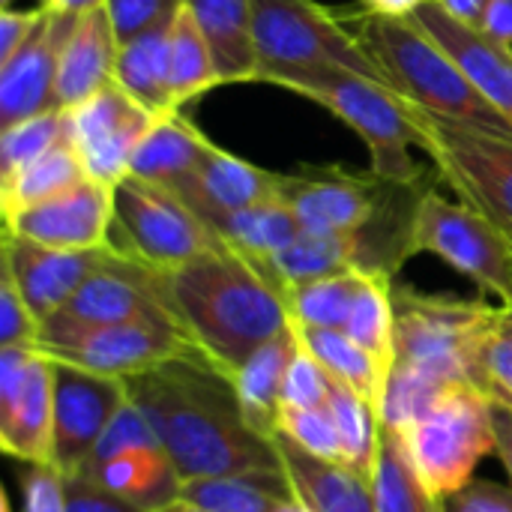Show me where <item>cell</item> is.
I'll return each instance as SVG.
<instances>
[{"label": "cell", "instance_id": "obj_19", "mask_svg": "<svg viewBox=\"0 0 512 512\" xmlns=\"http://www.w3.org/2000/svg\"><path fill=\"white\" fill-rule=\"evenodd\" d=\"M72 27V15L45 12L36 33L21 45V51L0 63V126H12L45 111H60L57 69Z\"/></svg>", "mask_w": 512, "mask_h": 512}, {"label": "cell", "instance_id": "obj_50", "mask_svg": "<svg viewBox=\"0 0 512 512\" xmlns=\"http://www.w3.org/2000/svg\"><path fill=\"white\" fill-rule=\"evenodd\" d=\"M495 453L504 462L512 486V408L495 405Z\"/></svg>", "mask_w": 512, "mask_h": 512}, {"label": "cell", "instance_id": "obj_41", "mask_svg": "<svg viewBox=\"0 0 512 512\" xmlns=\"http://www.w3.org/2000/svg\"><path fill=\"white\" fill-rule=\"evenodd\" d=\"M279 435L291 438L300 450H306L324 462L345 465L342 441H339L330 408H282L279 411Z\"/></svg>", "mask_w": 512, "mask_h": 512}, {"label": "cell", "instance_id": "obj_42", "mask_svg": "<svg viewBox=\"0 0 512 512\" xmlns=\"http://www.w3.org/2000/svg\"><path fill=\"white\" fill-rule=\"evenodd\" d=\"M330 381L327 369L300 345L282 381V408H327Z\"/></svg>", "mask_w": 512, "mask_h": 512}, {"label": "cell", "instance_id": "obj_20", "mask_svg": "<svg viewBox=\"0 0 512 512\" xmlns=\"http://www.w3.org/2000/svg\"><path fill=\"white\" fill-rule=\"evenodd\" d=\"M0 249H3L0 264L9 267L33 318L45 324L75 297V291L102 264L111 246L90 249V252H63V249H48V246H39L33 240L3 231Z\"/></svg>", "mask_w": 512, "mask_h": 512}, {"label": "cell", "instance_id": "obj_48", "mask_svg": "<svg viewBox=\"0 0 512 512\" xmlns=\"http://www.w3.org/2000/svg\"><path fill=\"white\" fill-rule=\"evenodd\" d=\"M42 15H45V9L39 3L33 9H12V6H6L0 12V63H6L9 57H15L21 51V45L36 33Z\"/></svg>", "mask_w": 512, "mask_h": 512}, {"label": "cell", "instance_id": "obj_2", "mask_svg": "<svg viewBox=\"0 0 512 512\" xmlns=\"http://www.w3.org/2000/svg\"><path fill=\"white\" fill-rule=\"evenodd\" d=\"M162 300L192 345L225 375L291 327L285 294L261 267L219 243L189 264L159 273Z\"/></svg>", "mask_w": 512, "mask_h": 512}, {"label": "cell", "instance_id": "obj_25", "mask_svg": "<svg viewBox=\"0 0 512 512\" xmlns=\"http://www.w3.org/2000/svg\"><path fill=\"white\" fill-rule=\"evenodd\" d=\"M219 69L222 84L258 81L252 0H186Z\"/></svg>", "mask_w": 512, "mask_h": 512}, {"label": "cell", "instance_id": "obj_32", "mask_svg": "<svg viewBox=\"0 0 512 512\" xmlns=\"http://www.w3.org/2000/svg\"><path fill=\"white\" fill-rule=\"evenodd\" d=\"M372 492L378 512H444V501L423 483L405 438L387 426L378 429Z\"/></svg>", "mask_w": 512, "mask_h": 512}, {"label": "cell", "instance_id": "obj_45", "mask_svg": "<svg viewBox=\"0 0 512 512\" xmlns=\"http://www.w3.org/2000/svg\"><path fill=\"white\" fill-rule=\"evenodd\" d=\"M63 507L66 512H147L132 501L102 489L99 483L87 480L84 474L63 477Z\"/></svg>", "mask_w": 512, "mask_h": 512}, {"label": "cell", "instance_id": "obj_5", "mask_svg": "<svg viewBox=\"0 0 512 512\" xmlns=\"http://www.w3.org/2000/svg\"><path fill=\"white\" fill-rule=\"evenodd\" d=\"M393 312V369L444 390L468 387L471 351L495 306L486 300L426 294L414 285H393Z\"/></svg>", "mask_w": 512, "mask_h": 512}, {"label": "cell", "instance_id": "obj_18", "mask_svg": "<svg viewBox=\"0 0 512 512\" xmlns=\"http://www.w3.org/2000/svg\"><path fill=\"white\" fill-rule=\"evenodd\" d=\"M54 318L69 324L174 321L162 300L159 270H150L114 249H108L102 264L87 276V282Z\"/></svg>", "mask_w": 512, "mask_h": 512}, {"label": "cell", "instance_id": "obj_30", "mask_svg": "<svg viewBox=\"0 0 512 512\" xmlns=\"http://www.w3.org/2000/svg\"><path fill=\"white\" fill-rule=\"evenodd\" d=\"M210 228L216 231V237L225 246H231L234 252H240L252 261H267V258L279 255L303 234L300 219L279 195L270 201H261L255 207L225 213V216L213 219Z\"/></svg>", "mask_w": 512, "mask_h": 512}, {"label": "cell", "instance_id": "obj_39", "mask_svg": "<svg viewBox=\"0 0 512 512\" xmlns=\"http://www.w3.org/2000/svg\"><path fill=\"white\" fill-rule=\"evenodd\" d=\"M339 441H342V453H345V468L357 471L360 477L372 480L375 474V456H378V414L372 411V405L366 399H360L348 384L342 381H330V402H327Z\"/></svg>", "mask_w": 512, "mask_h": 512}, {"label": "cell", "instance_id": "obj_57", "mask_svg": "<svg viewBox=\"0 0 512 512\" xmlns=\"http://www.w3.org/2000/svg\"><path fill=\"white\" fill-rule=\"evenodd\" d=\"M0 3H3V9H6V6H12L15 0H0Z\"/></svg>", "mask_w": 512, "mask_h": 512}, {"label": "cell", "instance_id": "obj_43", "mask_svg": "<svg viewBox=\"0 0 512 512\" xmlns=\"http://www.w3.org/2000/svg\"><path fill=\"white\" fill-rule=\"evenodd\" d=\"M183 6H186V0H108L105 3L120 45L147 30L171 24Z\"/></svg>", "mask_w": 512, "mask_h": 512}, {"label": "cell", "instance_id": "obj_16", "mask_svg": "<svg viewBox=\"0 0 512 512\" xmlns=\"http://www.w3.org/2000/svg\"><path fill=\"white\" fill-rule=\"evenodd\" d=\"M123 405V381L54 363V468L63 477L84 468Z\"/></svg>", "mask_w": 512, "mask_h": 512}, {"label": "cell", "instance_id": "obj_9", "mask_svg": "<svg viewBox=\"0 0 512 512\" xmlns=\"http://www.w3.org/2000/svg\"><path fill=\"white\" fill-rule=\"evenodd\" d=\"M402 438L429 492L447 501L474 480L477 462L495 453V405L459 387Z\"/></svg>", "mask_w": 512, "mask_h": 512}, {"label": "cell", "instance_id": "obj_35", "mask_svg": "<svg viewBox=\"0 0 512 512\" xmlns=\"http://www.w3.org/2000/svg\"><path fill=\"white\" fill-rule=\"evenodd\" d=\"M291 495L285 477L255 474V477H204L186 480L180 501L207 512H276Z\"/></svg>", "mask_w": 512, "mask_h": 512}, {"label": "cell", "instance_id": "obj_53", "mask_svg": "<svg viewBox=\"0 0 512 512\" xmlns=\"http://www.w3.org/2000/svg\"><path fill=\"white\" fill-rule=\"evenodd\" d=\"M105 3H108V0H39V6H42L45 12L72 15V18L87 15V12H93V9H102Z\"/></svg>", "mask_w": 512, "mask_h": 512}, {"label": "cell", "instance_id": "obj_56", "mask_svg": "<svg viewBox=\"0 0 512 512\" xmlns=\"http://www.w3.org/2000/svg\"><path fill=\"white\" fill-rule=\"evenodd\" d=\"M0 512H12L9 510V501H6V498H0Z\"/></svg>", "mask_w": 512, "mask_h": 512}, {"label": "cell", "instance_id": "obj_33", "mask_svg": "<svg viewBox=\"0 0 512 512\" xmlns=\"http://www.w3.org/2000/svg\"><path fill=\"white\" fill-rule=\"evenodd\" d=\"M81 180H87L81 156L75 153V147L69 141H60L57 147H51L48 153H42L30 165L18 168L9 177H0L3 219H12L15 213H21L27 207L51 201L54 195L78 186Z\"/></svg>", "mask_w": 512, "mask_h": 512}, {"label": "cell", "instance_id": "obj_46", "mask_svg": "<svg viewBox=\"0 0 512 512\" xmlns=\"http://www.w3.org/2000/svg\"><path fill=\"white\" fill-rule=\"evenodd\" d=\"M21 507L24 512H66L63 474L54 465H27L21 471Z\"/></svg>", "mask_w": 512, "mask_h": 512}, {"label": "cell", "instance_id": "obj_11", "mask_svg": "<svg viewBox=\"0 0 512 512\" xmlns=\"http://www.w3.org/2000/svg\"><path fill=\"white\" fill-rule=\"evenodd\" d=\"M414 246L501 297V306H512V237L468 204L429 186L417 210Z\"/></svg>", "mask_w": 512, "mask_h": 512}, {"label": "cell", "instance_id": "obj_51", "mask_svg": "<svg viewBox=\"0 0 512 512\" xmlns=\"http://www.w3.org/2000/svg\"><path fill=\"white\" fill-rule=\"evenodd\" d=\"M438 6H444L453 18H459L462 24H471V27H480L483 24V15L489 9L492 0H435Z\"/></svg>", "mask_w": 512, "mask_h": 512}, {"label": "cell", "instance_id": "obj_13", "mask_svg": "<svg viewBox=\"0 0 512 512\" xmlns=\"http://www.w3.org/2000/svg\"><path fill=\"white\" fill-rule=\"evenodd\" d=\"M0 447L21 465H54V360L0 348Z\"/></svg>", "mask_w": 512, "mask_h": 512}, {"label": "cell", "instance_id": "obj_54", "mask_svg": "<svg viewBox=\"0 0 512 512\" xmlns=\"http://www.w3.org/2000/svg\"><path fill=\"white\" fill-rule=\"evenodd\" d=\"M159 512H207V510H201V507H195V504H186V501H174V504L162 507Z\"/></svg>", "mask_w": 512, "mask_h": 512}, {"label": "cell", "instance_id": "obj_24", "mask_svg": "<svg viewBox=\"0 0 512 512\" xmlns=\"http://www.w3.org/2000/svg\"><path fill=\"white\" fill-rule=\"evenodd\" d=\"M276 450L285 468V480L291 495L303 501L312 512H378L372 480L357 471L324 462L306 450H300L291 438L276 435Z\"/></svg>", "mask_w": 512, "mask_h": 512}, {"label": "cell", "instance_id": "obj_10", "mask_svg": "<svg viewBox=\"0 0 512 512\" xmlns=\"http://www.w3.org/2000/svg\"><path fill=\"white\" fill-rule=\"evenodd\" d=\"M417 111V108H414ZM426 135L423 153L459 201L495 222L512 237V141L465 129L459 123L417 111Z\"/></svg>", "mask_w": 512, "mask_h": 512}, {"label": "cell", "instance_id": "obj_7", "mask_svg": "<svg viewBox=\"0 0 512 512\" xmlns=\"http://www.w3.org/2000/svg\"><path fill=\"white\" fill-rule=\"evenodd\" d=\"M219 243L216 231L174 189L132 174L114 186V252L168 273Z\"/></svg>", "mask_w": 512, "mask_h": 512}, {"label": "cell", "instance_id": "obj_27", "mask_svg": "<svg viewBox=\"0 0 512 512\" xmlns=\"http://www.w3.org/2000/svg\"><path fill=\"white\" fill-rule=\"evenodd\" d=\"M210 147L213 141L177 111V114L156 120V126L147 132V138L135 150L129 174L177 189L183 180H189L198 171Z\"/></svg>", "mask_w": 512, "mask_h": 512}, {"label": "cell", "instance_id": "obj_37", "mask_svg": "<svg viewBox=\"0 0 512 512\" xmlns=\"http://www.w3.org/2000/svg\"><path fill=\"white\" fill-rule=\"evenodd\" d=\"M366 282V273H336L315 282L291 285L285 291V303L294 324L321 327V330H345L354 300Z\"/></svg>", "mask_w": 512, "mask_h": 512}, {"label": "cell", "instance_id": "obj_4", "mask_svg": "<svg viewBox=\"0 0 512 512\" xmlns=\"http://www.w3.org/2000/svg\"><path fill=\"white\" fill-rule=\"evenodd\" d=\"M270 84L318 102L345 126H351L369 150L372 174L396 183H414L426 177L411 156V147H426L423 126L414 105L405 102L390 84L351 69H300L285 72Z\"/></svg>", "mask_w": 512, "mask_h": 512}, {"label": "cell", "instance_id": "obj_22", "mask_svg": "<svg viewBox=\"0 0 512 512\" xmlns=\"http://www.w3.org/2000/svg\"><path fill=\"white\" fill-rule=\"evenodd\" d=\"M207 225L279 195V174L264 171L222 147H210L198 171L174 189Z\"/></svg>", "mask_w": 512, "mask_h": 512}, {"label": "cell", "instance_id": "obj_17", "mask_svg": "<svg viewBox=\"0 0 512 512\" xmlns=\"http://www.w3.org/2000/svg\"><path fill=\"white\" fill-rule=\"evenodd\" d=\"M114 225V186H105L93 177L78 186L3 219V231L33 240L48 249L63 252H90L111 246Z\"/></svg>", "mask_w": 512, "mask_h": 512}, {"label": "cell", "instance_id": "obj_29", "mask_svg": "<svg viewBox=\"0 0 512 512\" xmlns=\"http://www.w3.org/2000/svg\"><path fill=\"white\" fill-rule=\"evenodd\" d=\"M291 327H294L300 345L327 369V375L348 384L381 417V402H384V390H387V372L375 363V357L369 351H363L345 330L303 327V324H294V321H291Z\"/></svg>", "mask_w": 512, "mask_h": 512}, {"label": "cell", "instance_id": "obj_23", "mask_svg": "<svg viewBox=\"0 0 512 512\" xmlns=\"http://www.w3.org/2000/svg\"><path fill=\"white\" fill-rule=\"evenodd\" d=\"M120 39L108 18V9H93L75 18V27L60 51L57 69V108L69 111L99 90L114 84Z\"/></svg>", "mask_w": 512, "mask_h": 512}, {"label": "cell", "instance_id": "obj_8", "mask_svg": "<svg viewBox=\"0 0 512 512\" xmlns=\"http://www.w3.org/2000/svg\"><path fill=\"white\" fill-rule=\"evenodd\" d=\"M36 351L105 378H135L162 363L201 354L174 321H123V324H69L45 321Z\"/></svg>", "mask_w": 512, "mask_h": 512}, {"label": "cell", "instance_id": "obj_6", "mask_svg": "<svg viewBox=\"0 0 512 512\" xmlns=\"http://www.w3.org/2000/svg\"><path fill=\"white\" fill-rule=\"evenodd\" d=\"M258 81L300 69H351L381 78L375 60L342 15L315 0H252Z\"/></svg>", "mask_w": 512, "mask_h": 512}, {"label": "cell", "instance_id": "obj_47", "mask_svg": "<svg viewBox=\"0 0 512 512\" xmlns=\"http://www.w3.org/2000/svg\"><path fill=\"white\" fill-rule=\"evenodd\" d=\"M444 512H512V486L471 480L462 492L444 501Z\"/></svg>", "mask_w": 512, "mask_h": 512}, {"label": "cell", "instance_id": "obj_52", "mask_svg": "<svg viewBox=\"0 0 512 512\" xmlns=\"http://www.w3.org/2000/svg\"><path fill=\"white\" fill-rule=\"evenodd\" d=\"M366 12L375 15H387V18H411L420 6L432 3V0H360Z\"/></svg>", "mask_w": 512, "mask_h": 512}, {"label": "cell", "instance_id": "obj_38", "mask_svg": "<svg viewBox=\"0 0 512 512\" xmlns=\"http://www.w3.org/2000/svg\"><path fill=\"white\" fill-rule=\"evenodd\" d=\"M345 333L375 357V363L390 375L393 357H396V312H393V279L384 276H366L351 318L345 324Z\"/></svg>", "mask_w": 512, "mask_h": 512}, {"label": "cell", "instance_id": "obj_26", "mask_svg": "<svg viewBox=\"0 0 512 512\" xmlns=\"http://www.w3.org/2000/svg\"><path fill=\"white\" fill-rule=\"evenodd\" d=\"M297 348H300V339H297L294 327H288L282 336H276L273 342L258 348L246 360V366L234 375V390H237L246 423L270 441L279 435L282 381H285V372H288Z\"/></svg>", "mask_w": 512, "mask_h": 512}, {"label": "cell", "instance_id": "obj_40", "mask_svg": "<svg viewBox=\"0 0 512 512\" xmlns=\"http://www.w3.org/2000/svg\"><path fill=\"white\" fill-rule=\"evenodd\" d=\"M60 141H69L66 132V111H45L27 117L21 123L0 129V177L15 174L18 168L30 165Z\"/></svg>", "mask_w": 512, "mask_h": 512}, {"label": "cell", "instance_id": "obj_34", "mask_svg": "<svg viewBox=\"0 0 512 512\" xmlns=\"http://www.w3.org/2000/svg\"><path fill=\"white\" fill-rule=\"evenodd\" d=\"M168 84L177 111L213 87H222L213 51L189 6H183L168 27Z\"/></svg>", "mask_w": 512, "mask_h": 512}, {"label": "cell", "instance_id": "obj_49", "mask_svg": "<svg viewBox=\"0 0 512 512\" xmlns=\"http://www.w3.org/2000/svg\"><path fill=\"white\" fill-rule=\"evenodd\" d=\"M480 30L501 45H512V0H492Z\"/></svg>", "mask_w": 512, "mask_h": 512}, {"label": "cell", "instance_id": "obj_55", "mask_svg": "<svg viewBox=\"0 0 512 512\" xmlns=\"http://www.w3.org/2000/svg\"><path fill=\"white\" fill-rule=\"evenodd\" d=\"M276 512H312V510H309L303 501H297V498H288V501H285V504H282V507H279Z\"/></svg>", "mask_w": 512, "mask_h": 512}, {"label": "cell", "instance_id": "obj_31", "mask_svg": "<svg viewBox=\"0 0 512 512\" xmlns=\"http://www.w3.org/2000/svg\"><path fill=\"white\" fill-rule=\"evenodd\" d=\"M168 27L147 30L120 45L114 81L156 117L177 114L168 84Z\"/></svg>", "mask_w": 512, "mask_h": 512}, {"label": "cell", "instance_id": "obj_15", "mask_svg": "<svg viewBox=\"0 0 512 512\" xmlns=\"http://www.w3.org/2000/svg\"><path fill=\"white\" fill-rule=\"evenodd\" d=\"M390 180L345 168H300L279 174V198L309 234H354L375 219Z\"/></svg>", "mask_w": 512, "mask_h": 512}, {"label": "cell", "instance_id": "obj_44", "mask_svg": "<svg viewBox=\"0 0 512 512\" xmlns=\"http://www.w3.org/2000/svg\"><path fill=\"white\" fill-rule=\"evenodd\" d=\"M42 324L24 303L9 267L0 264V348H36Z\"/></svg>", "mask_w": 512, "mask_h": 512}, {"label": "cell", "instance_id": "obj_12", "mask_svg": "<svg viewBox=\"0 0 512 512\" xmlns=\"http://www.w3.org/2000/svg\"><path fill=\"white\" fill-rule=\"evenodd\" d=\"M75 474H84L87 480L147 512H159L180 501L183 489L174 462L168 459L147 417L129 402V396L96 444L93 456Z\"/></svg>", "mask_w": 512, "mask_h": 512}, {"label": "cell", "instance_id": "obj_1", "mask_svg": "<svg viewBox=\"0 0 512 512\" xmlns=\"http://www.w3.org/2000/svg\"><path fill=\"white\" fill-rule=\"evenodd\" d=\"M123 387L153 426L183 483L204 477H285L276 441L246 423L234 378L204 354L162 363L126 378Z\"/></svg>", "mask_w": 512, "mask_h": 512}, {"label": "cell", "instance_id": "obj_21", "mask_svg": "<svg viewBox=\"0 0 512 512\" xmlns=\"http://www.w3.org/2000/svg\"><path fill=\"white\" fill-rule=\"evenodd\" d=\"M411 21L426 30L477 84V90L512 120V45H501L480 27L462 24L435 0L420 6Z\"/></svg>", "mask_w": 512, "mask_h": 512}, {"label": "cell", "instance_id": "obj_14", "mask_svg": "<svg viewBox=\"0 0 512 512\" xmlns=\"http://www.w3.org/2000/svg\"><path fill=\"white\" fill-rule=\"evenodd\" d=\"M156 114L135 102L117 81L93 99L66 111L69 144L84 162L87 177L117 186L129 177L135 150L156 126Z\"/></svg>", "mask_w": 512, "mask_h": 512}, {"label": "cell", "instance_id": "obj_28", "mask_svg": "<svg viewBox=\"0 0 512 512\" xmlns=\"http://www.w3.org/2000/svg\"><path fill=\"white\" fill-rule=\"evenodd\" d=\"M261 273L285 294L291 285L315 282L336 273H360V252L354 234H309L303 231L288 249L267 261H255Z\"/></svg>", "mask_w": 512, "mask_h": 512}, {"label": "cell", "instance_id": "obj_36", "mask_svg": "<svg viewBox=\"0 0 512 512\" xmlns=\"http://www.w3.org/2000/svg\"><path fill=\"white\" fill-rule=\"evenodd\" d=\"M468 387L498 408H512V306H495L468 366Z\"/></svg>", "mask_w": 512, "mask_h": 512}, {"label": "cell", "instance_id": "obj_3", "mask_svg": "<svg viewBox=\"0 0 512 512\" xmlns=\"http://www.w3.org/2000/svg\"><path fill=\"white\" fill-rule=\"evenodd\" d=\"M354 21V33L375 60L384 84L405 102L423 114L512 141L510 117L501 114L465 69L411 18H387L363 9Z\"/></svg>", "mask_w": 512, "mask_h": 512}]
</instances>
